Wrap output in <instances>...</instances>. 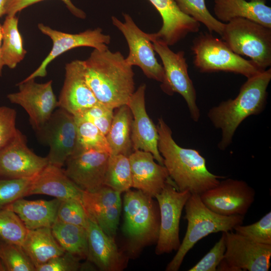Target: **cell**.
Masks as SVG:
<instances>
[{"instance_id": "6da1fadb", "label": "cell", "mask_w": 271, "mask_h": 271, "mask_svg": "<svg viewBox=\"0 0 271 271\" xmlns=\"http://www.w3.org/2000/svg\"><path fill=\"white\" fill-rule=\"evenodd\" d=\"M82 65L86 83L99 102L113 109L127 104L134 92V73L120 52L94 49Z\"/></svg>"}, {"instance_id": "7a4b0ae2", "label": "cell", "mask_w": 271, "mask_h": 271, "mask_svg": "<svg viewBox=\"0 0 271 271\" xmlns=\"http://www.w3.org/2000/svg\"><path fill=\"white\" fill-rule=\"evenodd\" d=\"M157 127L158 150L163 158V165L178 190L200 195L225 178L208 170L206 160L198 151L179 146L163 118L158 119Z\"/></svg>"}, {"instance_id": "3957f363", "label": "cell", "mask_w": 271, "mask_h": 271, "mask_svg": "<svg viewBox=\"0 0 271 271\" xmlns=\"http://www.w3.org/2000/svg\"><path fill=\"white\" fill-rule=\"evenodd\" d=\"M270 80L269 68L247 78L235 98L222 101L209 110V120L221 131V139L217 145L219 150L224 151L231 145L236 129L243 120L250 115L260 114L264 109Z\"/></svg>"}, {"instance_id": "277c9868", "label": "cell", "mask_w": 271, "mask_h": 271, "mask_svg": "<svg viewBox=\"0 0 271 271\" xmlns=\"http://www.w3.org/2000/svg\"><path fill=\"white\" fill-rule=\"evenodd\" d=\"M187 221L186 234L177 253L168 264L166 270L177 271L187 253L195 244L210 234L231 231L242 224L244 216H224L209 209L202 201L200 195L191 194L184 206Z\"/></svg>"}, {"instance_id": "5b68a950", "label": "cell", "mask_w": 271, "mask_h": 271, "mask_svg": "<svg viewBox=\"0 0 271 271\" xmlns=\"http://www.w3.org/2000/svg\"><path fill=\"white\" fill-rule=\"evenodd\" d=\"M191 49L194 64L201 72H232L249 78L263 71L251 60L233 52L223 40L211 34L200 33L193 40Z\"/></svg>"}, {"instance_id": "8992f818", "label": "cell", "mask_w": 271, "mask_h": 271, "mask_svg": "<svg viewBox=\"0 0 271 271\" xmlns=\"http://www.w3.org/2000/svg\"><path fill=\"white\" fill-rule=\"evenodd\" d=\"M222 40L238 55L250 58L262 70L271 65V28L242 18L225 23Z\"/></svg>"}, {"instance_id": "52a82bcc", "label": "cell", "mask_w": 271, "mask_h": 271, "mask_svg": "<svg viewBox=\"0 0 271 271\" xmlns=\"http://www.w3.org/2000/svg\"><path fill=\"white\" fill-rule=\"evenodd\" d=\"M123 231L135 246L157 242L160 228V212L152 197L140 190L125 192Z\"/></svg>"}, {"instance_id": "ba28073f", "label": "cell", "mask_w": 271, "mask_h": 271, "mask_svg": "<svg viewBox=\"0 0 271 271\" xmlns=\"http://www.w3.org/2000/svg\"><path fill=\"white\" fill-rule=\"evenodd\" d=\"M154 51L163 63L164 74L161 87L166 94H180L185 99L192 119L197 122L200 117L197 104L196 92L188 72L185 52L175 53L166 44L158 40H151Z\"/></svg>"}, {"instance_id": "9c48e42d", "label": "cell", "mask_w": 271, "mask_h": 271, "mask_svg": "<svg viewBox=\"0 0 271 271\" xmlns=\"http://www.w3.org/2000/svg\"><path fill=\"white\" fill-rule=\"evenodd\" d=\"M188 191H180L170 179L157 199L160 212V228L155 252L161 255L177 251L181 242L179 226L182 212L191 195Z\"/></svg>"}, {"instance_id": "30bf717a", "label": "cell", "mask_w": 271, "mask_h": 271, "mask_svg": "<svg viewBox=\"0 0 271 271\" xmlns=\"http://www.w3.org/2000/svg\"><path fill=\"white\" fill-rule=\"evenodd\" d=\"M35 131L39 140L49 148L47 157L49 164L62 168L76 148L77 126L74 116L59 108Z\"/></svg>"}, {"instance_id": "8fae6325", "label": "cell", "mask_w": 271, "mask_h": 271, "mask_svg": "<svg viewBox=\"0 0 271 271\" xmlns=\"http://www.w3.org/2000/svg\"><path fill=\"white\" fill-rule=\"evenodd\" d=\"M226 250L217 271H268L271 245L256 243L231 231L226 232Z\"/></svg>"}, {"instance_id": "7c38bea8", "label": "cell", "mask_w": 271, "mask_h": 271, "mask_svg": "<svg viewBox=\"0 0 271 271\" xmlns=\"http://www.w3.org/2000/svg\"><path fill=\"white\" fill-rule=\"evenodd\" d=\"M124 22L112 16L111 21L124 36L129 48V54L125 61L129 65L139 67L149 78L162 82L164 69L157 61L149 34L138 27L132 18L123 14Z\"/></svg>"}, {"instance_id": "4fadbf2b", "label": "cell", "mask_w": 271, "mask_h": 271, "mask_svg": "<svg viewBox=\"0 0 271 271\" xmlns=\"http://www.w3.org/2000/svg\"><path fill=\"white\" fill-rule=\"evenodd\" d=\"M255 192L242 180L226 179L200 195L211 210L224 216H244L255 199Z\"/></svg>"}, {"instance_id": "5bb4252c", "label": "cell", "mask_w": 271, "mask_h": 271, "mask_svg": "<svg viewBox=\"0 0 271 271\" xmlns=\"http://www.w3.org/2000/svg\"><path fill=\"white\" fill-rule=\"evenodd\" d=\"M17 85L19 91L9 94L7 98L10 102L20 105L25 110L36 130L46 122L58 107L52 81L38 83L35 79H31L23 80Z\"/></svg>"}, {"instance_id": "9a60e30c", "label": "cell", "mask_w": 271, "mask_h": 271, "mask_svg": "<svg viewBox=\"0 0 271 271\" xmlns=\"http://www.w3.org/2000/svg\"><path fill=\"white\" fill-rule=\"evenodd\" d=\"M48 164L47 157L39 156L29 148L26 137L19 129L15 136L0 149V178L33 177Z\"/></svg>"}, {"instance_id": "2e32d148", "label": "cell", "mask_w": 271, "mask_h": 271, "mask_svg": "<svg viewBox=\"0 0 271 271\" xmlns=\"http://www.w3.org/2000/svg\"><path fill=\"white\" fill-rule=\"evenodd\" d=\"M40 31L48 36L52 41V48L48 56L39 67L24 80L45 77L47 75V67L56 57L72 49L80 47H89L103 50L108 48L111 38L102 33L100 28L87 30L78 34H69L54 30L40 23L38 25Z\"/></svg>"}, {"instance_id": "e0dca14e", "label": "cell", "mask_w": 271, "mask_h": 271, "mask_svg": "<svg viewBox=\"0 0 271 271\" xmlns=\"http://www.w3.org/2000/svg\"><path fill=\"white\" fill-rule=\"evenodd\" d=\"M109 156L95 150H76L67 159L64 172L82 190L95 192L104 186Z\"/></svg>"}, {"instance_id": "ac0fdd59", "label": "cell", "mask_w": 271, "mask_h": 271, "mask_svg": "<svg viewBox=\"0 0 271 271\" xmlns=\"http://www.w3.org/2000/svg\"><path fill=\"white\" fill-rule=\"evenodd\" d=\"M146 88L145 84L140 85L126 104L132 116L131 128L132 148L134 151L142 150L151 153L159 164L164 165L163 158L158 150V129L146 109Z\"/></svg>"}, {"instance_id": "d6986e66", "label": "cell", "mask_w": 271, "mask_h": 271, "mask_svg": "<svg viewBox=\"0 0 271 271\" xmlns=\"http://www.w3.org/2000/svg\"><path fill=\"white\" fill-rule=\"evenodd\" d=\"M98 102L85 80L82 61L76 60L67 63L58 107L76 116Z\"/></svg>"}, {"instance_id": "ffe728a7", "label": "cell", "mask_w": 271, "mask_h": 271, "mask_svg": "<svg viewBox=\"0 0 271 271\" xmlns=\"http://www.w3.org/2000/svg\"><path fill=\"white\" fill-rule=\"evenodd\" d=\"M158 11L163 25L155 33L149 34L150 40L173 45L190 33L198 32L200 23L183 13L174 0H149Z\"/></svg>"}, {"instance_id": "44dd1931", "label": "cell", "mask_w": 271, "mask_h": 271, "mask_svg": "<svg viewBox=\"0 0 271 271\" xmlns=\"http://www.w3.org/2000/svg\"><path fill=\"white\" fill-rule=\"evenodd\" d=\"M132 187L155 198L171 179L164 165L157 163L150 152L134 150L128 156Z\"/></svg>"}, {"instance_id": "7402d4cb", "label": "cell", "mask_w": 271, "mask_h": 271, "mask_svg": "<svg viewBox=\"0 0 271 271\" xmlns=\"http://www.w3.org/2000/svg\"><path fill=\"white\" fill-rule=\"evenodd\" d=\"M87 259L103 271H119L124 265V258L114 238L106 234L96 223L88 218L86 228Z\"/></svg>"}, {"instance_id": "603a6c76", "label": "cell", "mask_w": 271, "mask_h": 271, "mask_svg": "<svg viewBox=\"0 0 271 271\" xmlns=\"http://www.w3.org/2000/svg\"><path fill=\"white\" fill-rule=\"evenodd\" d=\"M83 191L66 175L62 168L48 164L34 178L28 196L44 194L61 200H81Z\"/></svg>"}, {"instance_id": "cb8c5ba5", "label": "cell", "mask_w": 271, "mask_h": 271, "mask_svg": "<svg viewBox=\"0 0 271 271\" xmlns=\"http://www.w3.org/2000/svg\"><path fill=\"white\" fill-rule=\"evenodd\" d=\"M217 19L228 23L237 18H245L271 28V8L266 0H214Z\"/></svg>"}, {"instance_id": "d4e9b609", "label": "cell", "mask_w": 271, "mask_h": 271, "mask_svg": "<svg viewBox=\"0 0 271 271\" xmlns=\"http://www.w3.org/2000/svg\"><path fill=\"white\" fill-rule=\"evenodd\" d=\"M61 200H27L19 199L6 209H10L20 217L27 229L51 227L57 219Z\"/></svg>"}, {"instance_id": "484cf974", "label": "cell", "mask_w": 271, "mask_h": 271, "mask_svg": "<svg viewBox=\"0 0 271 271\" xmlns=\"http://www.w3.org/2000/svg\"><path fill=\"white\" fill-rule=\"evenodd\" d=\"M22 247L35 267L65 252L48 227L28 229Z\"/></svg>"}, {"instance_id": "4316f807", "label": "cell", "mask_w": 271, "mask_h": 271, "mask_svg": "<svg viewBox=\"0 0 271 271\" xmlns=\"http://www.w3.org/2000/svg\"><path fill=\"white\" fill-rule=\"evenodd\" d=\"M117 108L106 137L111 155L122 154L129 156L133 149L131 140L132 116L127 105Z\"/></svg>"}, {"instance_id": "83f0119b", "label": "cell", "mask_w": 271, "mask_h": 271, "mask_svg": "<svg viewBox=\"0 0 271 271\" xmlns=\"http://www.w3.org/2000/svg\"><path fill=\"white\" fill-rule=\"evenodd\" d=\"M18 22L19 19L16 16H7L2 25L1 59L4 66L11 69L15 68L27 54L18 29Z\"/></svg>"}, {"instance_id": "f1b7e54d", "label": "cell", "mask_w": 271, "mask_h": 271, "mask_svg": "<svg viewBox=\"0 0 271 271\" xmlns=\"http://www.w3.org/2000/svg\"><path fill=\"white\" fill-rule=\"evenodd\" d=\"M51 229L54 237L65 251L79 259L87 258L88 242L86 228L56 219Z\"/></svg>"}, {"instance_id": "f546056e", "label": "cell", "mask_w": 271, "mask_h": 271, "mask_svg": "<svg viewBox=\"0 0 271 271\" xmlns=\"http://www.w3.org/2000/svg\"><path fill=\"white\" fill-rule=\"evenodd\" d=\"M104 185L121 193L132 187V177L128 156L110 155Z\"/></svg>"}, {"instance_id": "4dcf8cb0", "label": "cell", "mask_w": 271, "mask_h": 271, "mask_svg": "<svg viewBox=\"0 0 271 271\" xmlns=\"http://www.w3.org/2000/svg\"><path fill=\"white\" fill-rule=\"evenodd\" d=\"M75 119L77 126L75 150H95L110 155V149L106 136L92 123L75 117Z\"/></svg>"}, {"instance_id": "1f68e13d", "label": "cell", "mask_w": 271, "mask_h": 271, "mask_svg": "<svg viewBox=\"0 0 271 271\" xmlns=\"http://www.w3.org/2000/svg\"><path fill=\"white\" fill-rule=\"evenodd\" d=\"M181 11L199 23H202L210 33L221 36L225 23L214 17L207 9L205 0H174Z\"/></svg>"}, {"instance_id": "d6a6232c", "label": "cell", "mask_w": 271, "mask_h": 271, "mask_svg": "<svg viewBox=\"0 0 271 271\" xmlns=\"http://www.w3.org/2000/svg\"><path fill=\"white\" fill-rule=\"evenodd\" d=\"M120 194L105 186L95 192L83 191L81 201L88 217L91 218L108 207L121 204Z\"/></svg>"}, {"instance_id": "836d02e7", "label": "cell", "mask_w": 271, "mask_h": 271, "mask_svg": "<svg viewBox=\"0 0 271 271\" xmlns=\"http://www.w3.org/2000/svg\"><path fill=\"white\" fill-rule=\"evenodd\" d=\"M27 230L16 213L0 209V241L22 246Z\"/></svg>"}, {"instance_id": "e575fe53", "label": "cell", "mask_w": 271, "mask_h": 271, "mask_svg": "<svg viewBox=\"0 0 271 271\" xmlns=\"http://www.w3.org/2000/svg\"><path fill=\"white\" fill-rule=\"evenodd\" d=\"M0 260L6 271H36L22 246L0 241Z\"/></svg>"}, {"instance_id": "d590c367", "label": "cell", "mask_w": 271, "mask_h": 271, "mask_svg": "<svg viewBox=\"0 0 271 271\" xmlns=\"http://www.w3.org/2000/svg\"><path fill=\"white\" fill-rule=\"evenodd\" d=\"M35 177L13 179L0 178V209H6L15 201L28 196Z\"/></svg>"}, {"instance_id": "8d00e7d4", "label": "cell", "mask_w": 271, "mask_h": 271, "mask_svg": "<svg viewBox=\"0 0 271 271\" xmlns=\"http://www.w3.org/2000/svg\"><path fill=\"white\" fill-rule=\"evenodd\" d=\"M233 229L236 233L251 241L271 245V212L253 224L238 225Z\"/></svg>"}, {"instance_id": "74e56055", "label": "cell", "mask_w": 271, "mask_h": 271, "mask_svg": "<svg viewBox=\"0 0 271 271\" xmlns=\"http://www.w3.org/2000/svg\"><path fill=\"white\" fill-rule=\"evenodd\" d=\"M57 219L66 223L87 228L88 217L82 201L70 199L61 200Z\"/></svg>"}, {"instance_id": "f35d334b", "label": "cell", "mask_w": 271, "mask_h": 271, "mask_svg": "<svg viewBox=\"0 0 271 271\" xmlns=\"http://www.w3.org/2000/svg\"><path fill=\"white\" fill-rule=\"evenodd\" d=\"M113 109L99 102L75 117L92 123L106 136L112 121Z\"/></svg>"}, {"instance_id": "ab89813d", "label": "cell", "mask_w": 271, "mask_h": 271, "mask_svg": "<svg viewBox=\"0 0 271 271\" xmlns=\"http://www.w3.org/2000/svg\"><path fill=\"white\" fill-rule=\"evenodd\" d=\"M213 247L189 271H216L224 258L226 250V236L224 232Z\"/></svg>"}, {"instance_id": "60d3db41", "label": "cell", "mask_w": 271, "mask_h": 271, "mask_svg": "<svg viewBox=\"0 0 271 271\" xmlns=\"http://www.w3.org/2000/svg\"><path fill=\"white\" fill-rule=\"evenodd\" d=\"M121 204L108 207L95 215L91 218L108 236L114 238L119 223Z\"/></svg>"}, {"instance_id": "b9f144b4", "label": "cell", "mask_w": 271, "mask_h": 271, "mask_svg": "<svg viewBox=\"0 0 271 271\" xmlns=\"http://www.w3.org/2000/svg\"><path fill=\"white\" fill-rule=\"evenodd\" d=\"M79 258L65 251L62 254L50 259L36 267V271H77L80 270Z\"/></svg>"}, {"instance_id": "7bdbcfd3", "label": "cell", "mask_w": 271, "mask_h": 271, "mask_svg": "<svg viewBox=\"0 0 271 271\" xmlns=\"http://www.w3.org/2000/svg\"><path fill=\"white\" fill-rule=\"evenodd\" d=\"M16 110L10 107L0 106V149L16 134Z\"/></svg>"}, {"instance_id": "ee69618b", "label": "cell", "mask_w": 271, "mask_h": 271, "mask_svg": "<svg viewBox=\"0 0 271 271\" xmlns=\"http://www.w3.org/2000/svg\"><path fill=\"white\" fill-rule=\"evenodd\" d=\"M44 0H6V15L16 16V14L26 8ZM62 1L69 11L75 16L80 19H85V13L77 8L71 0H60Z\"/></svg>"}, {"instance_id": "f6af8a7d", "label": "cell", "mask_w": 271, "mask_h": 271, "mask_svg": "<svg viewBox=\"0 0 271 271\" xmlns=\"http://www.w3.org/2000/svg\"><path fill=\"white\" fill-rule=\"evenodd\" d=\"M2 25L0 24V76L2 75V71L3 67L4 66L2 60L1 59V45H2Z\"/></svg>"}, {"instance_id": "bcb514c9", "label": "cell", "mask_w": 271, "mask_h": 271, "mask_svg": "<svg viewBox=\"0 0 271 271\" xmlns=\"http://www.w3.org/2000/svg\"><path fill=\"white\" fill-rule=\"evenodd\" d=\"M6 0H0V18L6 15Z\"/></svg>"}]
</instances>
